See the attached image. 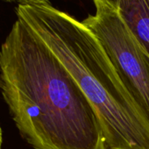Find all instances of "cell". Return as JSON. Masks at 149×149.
Returning <instances> with one entry per match:
<instances>
[{"mask_svg": "<svg viewBox=\"0 0 149 149\" xmlns=\"http://www.w3.org/2000/svg\"><path fill=\"white\" fill-rule=\"evenodd\" d=\"M96 13L84 21L97 37L128 91L149 119V55L118 11L94 3Z\"/></svg>", "mask_w": 149, "mask_h": 149, "instance_id": "obj_3", "label": "cell"}, {"mask_svg": "<svg viewBox=\"0 0 149 149\" xmlns=\"http://www.w3.org/2000/svg\"><path fill=\"white\" fill-rule=\"evenodd\" d=\"M16 14L56 55L91 101L106 148L149 149V119L91 31L50 3L19 5Z\"/></svg>", "mask_w": 149, "mask_h": 149, "instance_id": "obj_2", "label": "cell"}, {"mask_svg": "<svg viewBox=\"0 0 149 149\" xmlns=\"http://www.w3.org/2000/svg\"><path fill=\"white\" fill-rule=\"evenodd\" d=\"M0 91L20 135L34 149H107L91 101L19 19L0 48Z\"/></svg>", "mask_w": 149, "mask_h": 149, "instance_id": "obj_1", "label": "cell"}, {"mask_svg": "<svg viewBox=\"0 0 149 149\" xmlns=\"http://www.w3.org/2000/svg\"><path fill=\"white\" fill-rule=\"evenodd\" d=\"M6 2H17L19 5L22 4H34V3H50L49 0H5Z\"/></svg>", "mask_w": 149, "mask_h": 149, "instance_id": "obj_6", "label": "cell"}, {"mask_svg": "<svg viewBox=\"0 0 149 149\" xmlns=\"http://www.w3.org/2000/svg\"><path fill=\"white\" fill-rule=\"evenodd\" d=\"M2 141H3V135H2V130H1V128H0V149H1Z\"/></svg>", "mask_w": 149, "mask_h": 149, "instance_id": "obj_7", "label": "cell"}, {"mask_svg": "<svg viewBox=\"0 0 149 149\" xmlns=\"http://www.w3.org/2000/svg\"><path fill=\"white\" fill-rule=\"evenodd\" d=\"M118 12L149 55V0H119Z\"/></svg>", "mask_w": 149, "mask_h": 149, "instance_id": "obj_4", "label": "cell"}, {"mask_svg": "<svg viewBox=\"0 0 149 149\" xmlns=\"http://www.w3.org/2000/svg\"><path fill=\"white\" fill-rule=\"evenodd\" d=\"M94 3H102L109 7L118 11V5H119V0H93Z\"/></svg>", "mask_w": 149, "mask_h": 149, "instance_id": "obj_5", "label": "cell"}]
</instances>
